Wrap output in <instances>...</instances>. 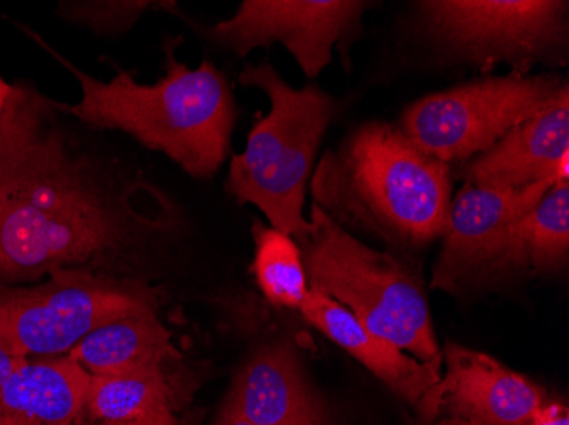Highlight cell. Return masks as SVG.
Segmentation results:
<instances>
[{
    "mask_svg": "<svg viewBox=\"0 0 569 425\" xmlns=\"http://www.w3.org/2000/svg\"><path fill=\"white\" fill-rule=\"evenodd\" d=\"M63 118L59 101L0 79V284L102 273L171 222L156 185L82 149Z\"/></svg>",
    "mask_w": 569,
    "mask_h": 425,
    "instance_id": "cell-1",
    "label": "cell"
},
{
    "mask_svg": "<svg viewBox=\"0 0 569 425\" xmlns=\"http://www.w3.org/2000/svg\"><path fill=\"white\" fill-rule=\"evenodd\" d=\"M28 33L81 85L79 102H59L67 117L96 130L127 133L146 149L168 155L194 179L213 178L222 168L238 118L234 89L209 60L193 70L179 62L183 37H164L166 73L149 85L121 69L110 82L99 81Z\"/></svg>",
    "mask_w": 569,
    "mask_h": 425,
    "instance_id": "cell-2",
    "label": "cell"
},
{
    "mask_svg": "<svg viewBox=\"0 0 569 425\" xmlns=\"http://www.w3.org/2000/svg\"><path fill=\"white\" fill-rule=\"evenodd\" d=\"M310 190L312 204L332 222L405 247H425L443 236L452 203L450 165L386 121L360 124L328 150Z\"/></svg>",
    "mask_w": 569,
    "mask_h": 425,
    "instance_id": "cell-3",
    "label": "cell"
},
{
    "mask_svg": "<svg viewBox=\"0 0 569 425\" xmlns=\"http://www.w3.org/2000/svg\"><path fill=\"white\" fill-rule=\"evenodd\" d=\"M239 82L263 91L270 113L252 127L244 152L232 156L227 193L239 204L258 208L273 229L306 241L307 184L336 111L335 99L318 85L293 89L270 62L248 63Z\"/></svg>",
    "mask_w": 569,
    "mask_h": 425,
    "instance_id": "cell-4",
    "label": "cell"
},
{
    "mask_svg": "<svg viewBox=\"0 0 569 425\" xmlns=\"http://www.w3.org/2000/svg\"><path fill=\"white\" fill-rule=\"evenodd\" d=\"M309 222V236L302 241L309 287L343 305L367 331L415 360L442 364L428 300L417 277L391 254L361 244L316 204Z\"/></svg>",
    "mask_w": 569,
    "mask_h": 425,
    "instance_id": "cell-5",
    "label": "cell"
},
{
    "mask_svg": "<svg viewBox=\"0 0 569 425\" xmlns=\"http://www.w3.org/2000/svg\"><path fill=\"white\" fill-rule=\"evenodd\" d=\"M142 281L88 270H59L31 286L0 284V350L12 356H63L99 325L158 313Z\"/></svg>",
    "mask_w": 569,
    "mask_h": 425,
    "instance_id": "cell-6",
    "label": "cell"
},
{
    "mask_svg": "<svg viewBox=\"0 0 569 425\" xmlns=\"http://www.w3.org/2000/svg\"><path fill=\"white\" fill-rule=\"evenodd\" d=\"M565 89L558 75L488 77L412 102L398 128L428 155L463 164L546 110Z\"/></svg>",
    "mask_w": 569,
    "mask_h": 425,
    "instance_id": "cell-7",
    "label": "cell"
},
{
    "mask_svg": "<svg viewBox=\"0 0 569 425\" xmlns=\"http://www.w3.org/2000/svg\"><path fill=\"white\" fill-rule=\"evenodd\" d=\"M418 6L437 47L482 70L510 63L511 73L527 75L568 37V2L558 0H427Z\"/></svg>",
    "mask_w": 569,
    "mask_h": 425,
    "instance_id": "cell-8",
    "label": "cell"
},
{
    "mask_svg": "<svg viewBox=\"0 0 569 425\" xmlns=\"http://www.w3.org/2000/svg\"><path fill=\"white\" fill-rule=\"evenodd\" d=\"M370 6L361 0H244L232 18L207 34L241 59L254 48L283 44L303 73L315 79L331 63L335 48L347 62Z\"/></svg>",
    "mask_w": 569,
    "mask_h": 425,
    "instance_id": "cell-9",
    "label": "cell"
},
{
    "mask_svg": "<svg viewBox=\"0 0 569 425\" xmlns=\"http://www.w3.org/2000/svg\"><path fill=\"white\" fill-rule=\"evenodd\" d=\"M446 375L420 404L427 418L446 414L442 425H523L548 393L495 357L449 342L442 353Z\"/></svg>",
    "mask_w": 569,
    "mask_h": 425,
    "instance_id": "cell-10",
    "label": "cell"
},
{
    "mask_svg": "<svg viewBox=\"0 0 569 425\" xmlns=\"http://www.w3.org/2000/svg\"><path fill=\"white\" fill-rule=\"evenodd\" d=\"M551 188L548 182L511 190L463 185L450 203L449 223L431 286L453 293L478 281L507 230L529 213Z\"/></svg>",
    "mask_w": 569,
    "mask_h": 425,
    "instance_id": "cell-11",
    "label": "cell"
},
{
    "mask_svg": "<svg viewBox=\"0 0 569 425\" xmlns=\"http://www.w3.org/2000/svg\"><path fill=\"white\" fill-rule=\"evenodd\" d=\"M569 89L546 110L511 128L488 152L466 162V184L488 190L558 184L569 179Z\"/></svg>",
    "mask_w": 569,
    "mask_h": 425,
    "instance_id": "cell-12",
    "label": "cell"
},
{
    "mask_svg": "<svg viewBox=\"0 0 569 425\" xmlns=\"http://www.w3.org/2000/svg\"><path fill=\"white\" fill-rule=\"evenodd\" d=\"M226 407L254 425H329L289 341L261 345L230 385Z\"/></svg>",
    "mask_w": 569,
    "mask_h": 425,
    "instance_id": "cell-13",
    "label": "cell"
},
{
    "mask_svg": "<svg viewBox=\"0 0 569 425\" xmlns=\"http://www.w3.org/2000/svg\"><path fill=\"white\" fill-rule=\"evenodd\" d=\"M299 312L312 327L343 347L409 404L420 405L442 376V364L421 363L367 331L343 305L309 287Z\"/></svg>",
    "mask_w": 569,
    "mask_h": 425,
    "instance_id": "cell-14",
    "label": "cell"
},
{
    "mask_svg": "<svg viewBox=\"0 0 569 425\" xmlns=\"http://www.w3.org/2000/svg\"><path fill=\"white\" fill-rule=\"evenodd\" d=\"M91 375L69 354L22 361L0 386V415L31 425H88Z\"/></svg>",
    "mask_w": 569,
    "mask_h": 425,
    "instance_id": "cell-15",
    "label": "cell"
},
{
    "mask_svg": "<svg viewBox=\"0 0 569 425\" xmlns=\"http://www.w3.org/2000/svg\"><path fill=\"white\" fill-rule=\"evenodd\" d=\"M569 179L552 185L542 200L505 233L478 280L508 273L559 271L568 262Z\"/></svg>",
    "mask_w": 569,
    "mask_h": 425,
    "instance_id": "cell-16",
    "label": "cell"
},
{
    "mask_svg": "<svg viewBox=\"0 0 569 425\" xmlns=\"http://www.w3.org/2000/svg\"><path fill=\"white\" fill-rule=\"evenodd\" d=\"M91 376L168 367L181 360L158 313L123 316L86 335L69 353Z\"/></svg>",
    "mask_w": 569,
    "mask_h": 425,
    "instance_id": "cell-17",
    "label": "cell"
},
{
    "mask_svg": "<svg viewBox=\"0 0 569 425\" xmlns=\"http://www.w3.org/2000/svg\"><path fill=\"white\" fill-rule=\"evenodd\" d=\"M168 367L91 376L88 393L89 422L104 424L133 421L162 408H171L174 382Z\"/></svg>",
    "mask_w": 569,
    "mask_h": 425,
    "instance_id": "cell-18",
    "label": "cell"
},
{
    "mask_svg": "<svg viewBox=\"0 0 569 425\" xmlns=\"http://www.w3.org/2000/svg\"><path fill=\"white\" fill-rule=\"evenodd\" d=\"M254 274L264 298L278 308L299 310L309 293V280L302 252L287 235L273 226L256 222Z\"/></svg>",
    "mask_w": 569,
    "mask_h": 425,
    "instance_id": "cell-19",
    "label": "cell"
},
{
    "mask_svg": "<svg viewBox=\"0 0 569 425\" xmlns=\"http://www.w3.org/2000/svg\"><path fill=\"white\" fill-rule=\"evenodd\" d=\"M149 0H96V2H60L59 14L66 21L84 26L88 30L98 34H124L132 30L139 19L152 8Z\"/></svg>",
    "mask_w": 569,
    "mask_h": 425,
    "instance_id": "cell-20",
    "label": "cell"
},
{
    "mask_svg": "<svg viewBox=\"0 0 569 425\" xmlns=\"http://www.w3.org/2000/svg\"><path fill=\"white\" fill-rule=\"evenodd\" d=\"M523 425H569L568 407L558 402H548Z\"/></svg>",
    "mask_w": 569,
    "mask_h": 425,
    "instance_id": "cell-21",
    "label": "cell"
},
{
    "mask_svg": "<svg viewBox=\"0 0 569 425\" xmlns=\"http://www.w3.org/2000/svg\"><path fill=\"white\" fill-rule=\"evenodd\" d=\"M96 425H176V422L171 408H162V411L153 412L146 417L133 418V421L104 422V424Z\"/></svg>",
    "mask_w": 569,
    "mask_h": 425,
    "instance_id": "cell-22",
    "label": "cell"
},
{
    "mask_svg": "<svg viewBox=\"0 0 569 425\" xmlns=\"http://www.w3.org/2000/svg\"><path fill=\"white\" fill-rule=\"evenodd\" d=\"M22 357L12 356V354L6 353L4 350H0V386L6 382L12 371L22 363Z\"/></svg>",
    "mask_w": 569,
    "mask_h": 425,
    "instance_id": "cell-23",
    "label": "cell"
},
{
    "mask_svg": "<svg viewBox=\"0 0 569 425\" xmlns=\"http://www.w3.org/2000/svg\"><path fill=\"white\" fill-rule=\"evenodd\" d=\"M217 425H254L251 422L246 421L241 415L236 414L234 411H230L229 407H223V411L220 412L219 422Z\"/></svg>",
    "mask_w": 569,
    "mask_h": 425,
    "instance_id": "cell-24",
    "label": "cell"
},
{
    "mask_svg": "<svg viewBox=\"0 0 569 425\" xmlns=\"http://www.w3.org/2000/svg\"><path fill=\"white\" fill-rule=\"evenodd\" d=\"M0 425H31V424H26V422L18 421V418L6 417V415H0Z\"/></svg>",
    "mask_w": 569,
    "mask_h": 425,
    "instance_id": "cell-25",
    "label": "cell"
}]
</instances>
